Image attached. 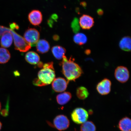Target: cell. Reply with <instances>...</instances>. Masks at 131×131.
<instances>
[{"mask_svg":"<svg viewBox=\"0 0 131 131\" xmlns=\"http://www.w3.org/2000/svg\"><path fill=\"white\" fill-rule=\"evenodd\" d=\"M50 19H49L48 20V24L50 27H52V25L53 24V20L56 21L57 19H58V17L57 15L54 14L52 15Z\"/></svg>","mask_w":131,"mask_h":131,"instance_id":"obj_25","label":"cell"},{"mask_svg":"<svg viewBox=\"0 0 131 131\" xmlns=\"http://www.w3.org/2000/svg\"><path fill=\"white\" fill-rule=\"evenodd\" d=\"M10 28L11 30H14L15 29H18L19 28V26L15 23H13L9 25Z\"/></svg>","mask_w":131,"mask_h":131,"instance_id":"obj_26","label":"cell"},{"mask_svg":"<svg viewBox=\"0 0 131 131\" xmlns=\"http://www.w3.org/2000/svg\"><path fill=\"white\" fill-rule=\"evenodd\" d=\"M119 128L121 131H131V121L129 118L124 117L119 121Z\"/></svg>","mask_w":131,"mask_h":131,"instance_id":"obj_17","label":"cell"},{"mask_svg":"<svg viewBox=\"0 0 131 131\" xmlns=\"http://www.w3.org/2000/svg\"><path fill=\"white\" fill-rule=\"evenodd\" d=\"M72 120L77 124H83L86 122L89 114L85 109L82 107H78L73 111L71 114Z\"/></svg>","mask_w":131,"mask_h":131,"instance_id":"obj_3","label":"cell"},{"mask_svg":"<svg viewBox=\"0 0 131 131\" xmlns=\"http://www.w3.org/2000/svg\"><path fill=\"white\" fill-rule=\"evenodd\" d=\"M53 39L55 40H58L59 39V37L58 35H55L54 36Z\"/></svg>","mask_w":131,"mask_h":131,"instance_id":"obj_29","label":"cell"},{"mask_svg":"<svg viewBox=\"0 0 131 131\" xmlns=\"http://www.w3.org/2000/svg\"><path fill=\"white\" fill-rule=\"evenodd\" d=\"M97 12L98 15L100 16H102L104 14V11H103L102 9H98Z\"/></svg>","mask_w":131,"mask_h":131,"instance_id":"obj_27","label":"cell"},{"mask_svg":"<svg viewBox=\"0 0 131 131\" xmlns=\"http://www.w3.org/2000/svg\"><path fill=\"white\" fill-rule=\"evenodd\" d=\"M89 92L87 88L83 86L78 88L76 91V95L79 99L84 100L89 95Z\"/></svg>","mask_w":131,"mask_h":131,"instance_id":"obj_21","label":"cell"},{"mask_svg":"<svg viewBox=\"0 0 131 131\" xmlns=\"http://www.w3.org/2000/svg\"><path fill=\"white\" fill-rule=\"evenodd\" d=\"M13 37L11 32V29L8 28L7 30L4 33L1 39V44L2 47L8 48L12 45Z\"/></svg>","mask_w":131,"mask_h":131,"instance_id":"obj_12","label":"cell"},{"mask_svg":"<svg viewBox=\"0 0 131 131\" xmlns=\"http://www.w3.org/2000/svg\"><path fill=\"white\" fill-rule=\"evenodd\" d=\"M72 95L68 92L61 93L56 96V100L58 104L60 105H64L68 103L71 100Z\"/></svg>","mask_w":131,"mask_h":131,"instance_id":"obj_15","label":"cell"},{"mask_svg":"<svg viewBox=\"0 0 131 131\" xmlns=\"http://www.w3.org/2000/svg\"><path fill=\"white\" fill-rule=\"evenodd\" d=\"M9 101L8 100L7 103H6L5 108L3 109L1 112V114L3 117H6L9 114Z\"/></svg>","mask_w":131,"mask_h":131,"instance_id":"obj_24","label":"cell"},{"mask_svg":"<svg viewBox=\"0 0 131 131\" xmlns=\"http://www.w3.org/2000/svg\"><path fill=\"white\" fill-rule=\"evenodd\" d=\"M61 63L62 72L68 82L74 81L81 77L83 73L82 70L74 59L71 57L68 59L64 55Z\"/></svg>","mask_w":131,"mask_h":131,"instance_id":"obj_1","label":"cell"},{"mask_svg":"<svg viewBox=\"0 0 131 131\" xmlns=\"http://www.w3.org/2000/svg\"><path fill=\"white\" fill-rule=\"evenodd\" d=\"M131 38L130 37L126 36L123 37L119 42V47L124 51L129 52L131 50Z\"/></svg>","mask_w":131,"mask_h":131,"instance_id":"obj_18","label":"cell"},{"mask_svg":"<svg viewBox=\"0 0 131 131\" xmlns=\"http://www.w3.org/2000/svg\"><path fill=\"white\" fill-rule=\"evenodd\" d=\"M10 57V54L9 50L5 48H0V63H7Z\"/></svg>","mask_w":131,"mask_h":131,"instance_id":"obj_19","label":"cell"},{"mask_svg":"<svg viewBox=\"0 0 131 131\" xmlns=\"http://www.w3.org/2000/svg\"><path fill=\"white\" fill-rule=\"evenodd\" d=\"M115 77L118 81L121 83H125L129 79L130 74L127 68L125 67H117L115 71Z\"/></svg>","mask_w":131,"mask_h":131,"instance_id":"obj_7","label":"cell"},{"mask_svg":"<svg viewBox=\"0 0 131 131\" xmlns=\"http://www.w3.org/2000/svg\"><path fill=\"white\" fill-rule=\"evenodd\" d=\"M25 59L28 63L32 65L37 64L40 62V56L34 51H29L26 53Z\"/></svg>","mask_w":131,"mask_h":131,"instance_id":"obj_14","label":"cell"},{"mask_svg":"<svg viewBox=\"0 0 131 131\" xmlns=\"http://www.w3.org/2000/svg\"><path fill=\"white\" fill-rule=\"evenodd\" d=\"M1 102H0V111L1 110Z\"/></svg>","mask_w":131,"mask_h":131,"instance_id":"obj_32","label":"cell"},{"mask_svg":"<svg viewBox=\"0 0 131 131\" xmlns=\"http://www.w3.org/2000/svg\"><path fill=\"white\" fill-rule=\"evenodd\" d=\"M80 4L84 7H86L87 5L86 3L85 2H81L80 3Z\"/></svg>","mask_w":131,"mask_h":131,"instance_id":"obj_28","label":"cell"},{"mask_svg":"<svg viewBox=\"0 0 131 131\" xmlns=\"http://www.w3.org/2000/svg\"><path fill=\"white\" fill-rule=\"evenodd\" d=\"M24 37L25 40L31 46H35L40 38V34L35 29L29 28L25 31Z\"/></svg>","mask_w":131,"mask_h":131,"instance_id":"obj_5","label":"cell"},{"mask_svg":"<svg viewBox=\"0 0 131 131\" xmlns=\"http://www.w3.org/2000/svg\"><path fill=\"white\" fill-rule=\"evenodd\" d=\"M71 27L73 32L74 33L77 34L79 31L80 29V26L79 24V20L77 18L73 19L71 24Z\"/></svg>","mask_w":131,"mask_h":131,"instance_id":"obj_23","label":"cell"},{"mask_svg":"<svg viewBox=\"0 0 131 131\" xmlns=\"http://www.w3.org/2000/svg\"><path fill=\"white\" fill-rule=\"evenodd\" d=\"M51 51L53 56L58 60L62 59L66 53L65 49L60 46L53 47L52 48Z\"/></svg>","mask_w":131,"mask_h":131,"instance_id":"obj_16","label":"cell"},{"mask_svg":"<svg viewBox=\"0 0 131 131\" xmlns=\"http://www.w3.org/2000/svg\"><path fill=\"white\" fill-rule=\"evenodd\" d=\"M86 53L87 54H88L90 53V50H87V51H86Z\"/></svg>","mask_w":131,"mask_h":131,"instance_id":"obj_30","label":"cell"},{"mask_svg":"<svg viewBox=\"0 0 131 131\" xmlns=\"http://www.w3.org/2000/svg\"><path fill=\"white\" fill-rule=\"evenodd\" d=\"M42 69L38 74V78L34 80V85L42 86L50 84L55 78V73L53 62L44 64Z\"/></svg>","mask_w":131,"mask_h":131,"instance_id":"obj_2","label":"cell"},{"mask_svg":"<svg viewBox=\"0 0 131 131\" xmlns=\"http://www.w3.org/2000/svg\"><path fill=\"white\" fill-rule=\"evenodd\" d=\"M70 124L69 119L63 115H59L56 117L53 120L54 127L59 131L66 130Z\"/></svg>","mask_w":131,"mask_h":131,"instance_id":"obj_6","label":"cell"},{"mask_svg":"<svg viewBox=\"0 0 131 131\" xmlns=\"http://www.w3.org/2000/svg\"><path fill=\"white\" fill-rule=\"evenodd\" d=\"M95 125L91 121L86 122L82 124L81 127V131H96Z\"/></svg>","mask_w":131,"mask_h":131,"instance_id":"obj_22","label":"cell"},{"mask_svg":"<svg viewBox=\"0 0 131 131\" xmlns=\"http://www.w3.org/2000/svg\"><path fill=\"white\" fill-rule=\"evenodd\" d=\"M2 127V124L1 122H0V130H1Z\"/></svg>","mask_w":131,"mask_h":131,"instance_id":"obj_31","label":"cell"},{"mask_svg":"<svg viewBox=\"0 0 131 131\" xmlns=\"http://www.w3.org/2000/svg\"><path fill=\"white\" fill-rule=\"evenodd\" d=\"M73 40L74 42L77 45H82L86 43L88 38L85 34L82 33H78L74 36Z\"/></svg>","mask_w":131,"mask_h":131,"instance_id":"obj_20","label":"cell"},{"mask_svg":"<svg viewBox=\"0 0 131 131\" xmlns=\"http://www.w3.org/2000/svg\"><path fill=\"white\" fill-rule=\"evenodd\" d=\"M11 32L14 39L16 50L21 52H25L31 48V46L26 41L23 37L14 30L11 29Z\"/></svg>","mask_w":131,"mask_h":131,"instance_id":"obj_4","label":"cell"},{"mask_svg":"<svg viewBox=\"0 0 131 131\" xmlns=\"http://www.w3.org/2000/svg\"><path fill=\"white\" fill-rule=\"evenodd\" d=\"M28 19L30 23L34 26H38L42 21V15L41 12L37 10H33L29 13Z\"/></svg>","mask_w":131,"mask_h":131,"instance_id":"obj_10","label":"cell"},{"mask_svg":"<svg viewBox=\"0 0 131 131\" xmlns=\"http://www.w3.org/2000/svg\"><path fill=\"white\" fill-rule=\"evenodd\" d=\"M93 18L88 15L84 14L80 18L79 21L80 27L84 29H91L94 24Z\"/></svg>","mask_w":131,"mask_h":131,"instance_id":"obj_11","label":"cell"},{"mask_svg":"<svg viewBox=\"0 0 131 131\" xmlns=\"http://www.w3.org/2000/svg\"><path fill=\"white\" fill-rule=\"evenodd\" d=\"M52 82V89L56 92L64 91L67 89L68 82L65 79L62 78H55Z\"/></svg>","mask_w":131,"mask_h":131,"instance_id":"obj_8","label":"cell"},{"mask_svg":"<svg viewBox=\"0 0 131 131\" xmlns=\"http://www.w3.org/2000/svg\"><path fill=\"white\" fill-rule=\"evenodd\" d=\"M36 46L37 51L40 53H46L50 49V44L45 39H42L38 41Z\"/></svg>","mask_w":131,"mask_h":131,"instance_id":"obj_13","label":"cell"},{"mask_svg":"<svg viewBox=\"0 0 131 131\" xmlns=\"http://www.w3.org/2000/svg\"><path fill=\"white\" fill-rule=\"evenodd\" d=\"M111 85V83L110 80L105 78L98 83L96 89L100 94L104 95L110 93Z\"/></svg>","mask_w":131,"mask_h":131,"instance_id":"obj_9","label":"cell"}]
</instances>
